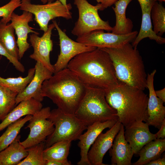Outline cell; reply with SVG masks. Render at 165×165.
Here are the masks:
<instances>
[{
  "mask_svg": "<svg viewBox=\"0 0 165 165\" xmlns=\"http://www.w3.org/2000/svg\"><path fill=\"white\" fill-rule=\"evenodd\" d=\"M67 68L87 86L105 90L120 82L109 54L99 48L78 55L69 62Z\"/></svg>",
  "mask_w": 165,
  "mask_h": 165,
  "instance_id": "6da1fadb",
  "label": "cell"
},
{
  "mask_svg": "<svg viewBox=\"0 0 165 165\" xmlns=\"http://www.w3.org/2000/svg\"><path fill=\"white\" fill-rule=\"evenodd\" d=\"M53 74L43 83L42 96L65 113L74 115L87 86L67 68Z\"/></svg>",
  "mask_w": 165,
  "mask_h": 165,
  "instance_id": "7a4b0ae2",
  "label": "cell"
},
{
  "mask_svg": "<svg viewBox=\"0 0 165 165\" xmlns=\"http://www.w3.org/2000/svg\"><path fill=\"white\" fill-rule=\"evenodd\" d=\"M105 91L107 102L116 111L118 120L125 128L136 122H147L148 97L144 90L120 82Z\"/></svg>",
  "mask_w": 165,
  "mask_h": 165,
  "instance_id": "3957f363",
  "label": "cell"
},
{
  "mask_svg": "<svg viewBox=\"0 0 165 165\" xmlns=\"http://www.w3.org/2000/svg\"><path fill=\"white\" fill-rule=\"evenodd\" d=\"M100 49L109 54L119 82L143 90L147 88V75L137 48L128 43L116 47Z\"/></svg>",
  "mask_w": 165,
  "mask_h": 165,
  "instance_id": "277c9868",
  "label": "cell"
},
{
  "mask_svg": "<svg viewBox=\"0 0 165 165\" xmlns=\"http://www.w3.org/2000/svg\"><path fill=\"white\" fill-rule=\"evenodd\" d=\"M116 111L107 102L105 90L87 86L74 115L87 126L97 122L118 120Z\"/></svg>",
  "mask_w": 165,
  "mask_h": 165,
  "instance_id": "5b68a950",
  "label": "cell"
},
{
  "mask_svg": "<svg viewBox=\"0 0 165 165\" xmlns=\"http://www.w3.org/2000/svg\"><path fill=\"white\" fill-rule=\"evenodd\" d=\"M48 119L53 123L54 130L46 139L45 148L59 141L78 140L87 127L74 115L65 113L58 108L51 111Z\"/></svg>",
  "mask_w": 165,
  "mask_h": 165,
  "instance_id": "8992f818",
  "label": "cell"
},
{
  "mask_svg": "<svg viewBox=\"0 0 165 165\" xmlns=\"http://www.w3.org/2000/svg\"><path fill=\"white\" fill-rule=\"evenodd\" d=\"M74 4L78 9L79 18L72 30V35L78 37L96 30L112 31L108 21L103 20L98 14L100 3L94 6L86 0H74Z\"/></svg>",
  "mask_w": 165,
  "mask_h": 165,
  "instance_id": "52a82bcc",
  "label": "cell"
},
{
  "mask_svg": "<svg viewBox=\"0 0 165 165\" xmlns=\"http://www.w3.org/2000/svg\"><path fill=\"white\" fill-rule=\"evenodd\" d=\"M20 9L31 13L35 16V20L38 24L40 29L44 32L47 31L49 21L57 17L67 20L71 19L72 8L70 3L67 6L63 5L59 0L43 5L35 4L31 0H22Z\"/></svg>",
  "mask_w": 165,
  "mask_h": 165,
  "instance_id": "ba28073f",
  "label": "cell"
},
{
  "mask_svg": "<svg viewBox=\"0 0 165 165\" xmlns=\"http://www.w3.org/2000/svg\"><path fill=\"white\" fill-rule=\"evenodd\" d=\"M51 111L49 107L42 108L32 116L28 124L25 128H29V134L25 140L20 142L25 148L45 141L53 133L54 130V125L48 119Z\"/></svg>",
  "mask_w": 165,
  "mask_h": 165,
  "instance_id": "9c48e42d",
  "label": "cell"
},
{
  "mask_svg": "<svg viewBox=\"0 0 165 165\" xmlns=\"http://www.w3.org/2000/svg\"><path fill=\"white\" fill-rule=\"evenodd\" d=\"M137 31L125 35L105 32L103 30H96L77 37L76 41L86 46L97 48H114L133 41L138 34Z\"/></svg>",
  "mask_w": 165,
  "mask_h": 165,
  "instance_id": "30bf717a",
  "label": "cell"
},
{
  "mask_svg": "<svg viewBox=\"0 0 165 165\" xmlns=\"http://www.w3.org/2000/svg\"><path fill=\"white\" fill-rule=\"evenodd\" d=\"M53 22L58 33L60 46V53L56 62L53 65L54 73L67 68L69 62L78 55L97 48L72 40L61 30L55 20H53Z\"/></svg>",
  "mask_w": 165,
  "mask_h": 165,
  "instance_id": "8fae6325",
  "label": "cell"
},
{
  "mask_svg": "<svg viewBox=\"0 0 165 165\" xmlns=\"http://www.w3.org/2000/svg\"><path fill=\"white\" fill-rule=\"evenodd\" d=\"M55 28L53 23L48 25L47 30L44 32L41 37L33 33L30 35L29 42L34 50L33 53L30 55L31 59L39 62L53 74L54 73L53 65L51 63L50 53L53 49V44L51 39L52 32Z\"/></svg>",
  "mask_w": 165,
  "mask_h": 165,
  "instance_id": "7c38bea8",
  "label": "cell"
},
{
  "mask_svg": "<svg viewBox=\"0 0 165 165\" xmlns=\"http://www.w3.org/2000/svg\"><path fill=\"white\" fill-rule=\"evenodd\" d=\"M121 125V123L118 120L105 133L101 132L98 136L88 153V159L90 165H106L103 163V157L111 148Z\"/></svg>",
  "mask_w": 165,
  "mask_h": 165,
  "instance_id": "4fadbf2b",
  "label": "cell"
},
{
  "mask_svg": "<svg viewBox=\"0 0 165 165\" xmlns=\"http://www.w3.org/2000/svg\"><path fill=\"white\" fill-rule=\"evenodd\" d=\"M156 72L155 69L147 75L146 85L149 90L147 104L148 118L147 123L159 129L165 119V107L164 102L156 95L154 86V76Z\"/></svg>",
  "mask_w": 165,
  "mask_h": 165,
  "instance_id": "5bb4252c",
  "label": "cell"
},
{
  "mask_svg": "<svg viewBox=\"0 0 165 165\" xmlns=\"http://www.w3.org/2000/svg\"><path fill=\"white\" fill-rule=\"evenodd\" d=\"M10 21L17 36L16 42L19 59L20 60L30 47V44L27 41L28 34L32 33L38 35L39 33L33 30V28L29 25V22L33 21V14L29 12L23 11L21 15L13 12L11 15Z\"/></svg>",
  "mask_w": 165,
  "mask_h": 165,
  "instance_id": "9a60e30c",
  "label": "cell"
},
{
  "mask_svg": "<svg viewBox=\"0 0 165 165\" xmlns=\"http://www.w3.org/2000/svg\"><path fill=\"white\" fill-rule=\"evenodd\" d=\"M35 68L32 79L24 90L16 96V105L23 101L31 98L41 102L43 100L42 91L43 83L50 78L53 73L39 62H36Z\"/></svg>",
  "mask_w": 165,
  "mask_h": 165,
  "instance_id": "2e32d148",
  "label": "cell"
},
{
  "mask_svg": "<svg viewBox=\"0 0 165 165\" xmlns=\"http://www.w3.org/2000/svg\"><path fill=\"white\" fill-rule=\"evenodd\" d=\"M117 121L112 120L104 122H97L87 126L86 131L81 134L78 139L79 141L78 145L80 148L81 158L78 165H90L87 157L90 148L104 130L111 128Z\"/></svg>",
  "mask_w": 165,
  "mask_h": 165,
  "instance_id": "e0dca14e",
  "label": "cell"
},
{
  "mask_svg": "<svg viewBox=\"0 0 165 165\" xmlns=\"http://www.w3.org/2000/svg\"><path fill=\"white\" fill-rule=\"evenodd\" d=\"M147 123H135L126 128L124 137L132 149L134 154L139 151L147 144L156 139L155 134L150 131Z\"/></svg>",
  "mask_w": 165,
  "mask_h": 165,
  "instance_id": "ac0fdd59",
  "label": "cell"
},
{
  "mask_svg": "<svg viewBox=\"0 0 165 165\" xmlns=\"http://www.w3.org/2000/svg\"><path fill=\"white\" fill-rule=\"evenodd\" d=\"M140 6L142 12L141 28L138 34L133 41L132 45L137 48L138 45L143 39L148 38L160 44L165 43V38L156 34L152 28L151 12L155 1L154 0H137Z\"/></svg>",
  "mask_w": 165,
  "mask_h": 165,
  "instance_id": "d6986e66",
  "label": "cell"
},
{
  "mask_svg": "<svg viewBox=\"0 0 165 165\" xmlns=\"http://www.w3.org/2000/svg\"><path fill=\"white\" fill-rule=\"evenodd\" d=\"M124 127L121 124L120 129L116 135L109 154L111 156V164L130 165L134 152L124 135Z\"/></svg>",
  "mask_w": 165,
  "mask_h": 165,
  "instance_id": "ffe728a7",
  "label": "cell"
},
{
  "mask_svg": "<svg viewBox=\"0 0 165 165\" xmlns=\"http://www.w3.org/2000/svg\"><path fill=\"white\" fill-rule=\"evenodd\" d=\"M42 107L41 102L33 98L21 101L2 121L0 123V131L24 116L34 115Z\"/></svg>",
  "mask_w": 165,
  "mask_h": 165,
  "instance_id": "44dd1931",
  "label": "cell"
},
{
  "mask_svg": "<svg viewBox=\"0 0 165 165\" xmlns=\"http://www.w3.org/2000/svg\"><path fill=\"white\" fill-rule=\"evenodd\" d=\"M132 0H119L112 8L116 16L115 26L112 27V33L117 35H125L132 31L133 24L132 20L126 17L127 8Z\"/></svg>",
  "mask_w": 165,
  "mask_h": 165,
  "instance_id": "7402d4cb",
  "label": "cell"
},
{
  "mask_svg": "<svg viewBox=\"0 0 165 165\" xmlns=\"http://www.w3.org/2000/svg\"><path fill=\"white\" fill-rule=\"evenodd\" d=\"M20 136L0 152V165H17L28 155L26 149L21 144Z\"/></svg>",
  "mask_w": 165,
  "mask_h": 165,
  "instance_id": "603a6c76",
  "label": "cell"
},
{
  "mask_svg": "<svg viewBox=\"0 0 165 165\" xmlns=\"http://www.w3.org/2000/svg\"><path fill=\"white\" fill-rule=\"evenodd\" d=\"M165 150V139H156L144 146L138 154L140 157L133 165H146L150 162L160 157Z\"/></svg>",
  "mask_w": 165,
  "mask_h": 165,
  "instance_id": "cb8c5ba5",
  "label": "cell"
},
{
  "mask_svg": "<svg viewBox=\"0 0 165 165\" xmlns=\"http://www.w3.org/2000/svg\"><path fill=\"white\" fill-rule=\"evenodd\" d=\"M14 29L11 23L2 19L0 21V42L7 53L19 60L18 49L14 35Z\"/></svg>",
  "mask_w": 165,
  "mask_h": 165,
  "instance_id": "d4e9b609",
  "label": "cell"
},
{
  "mask_svg": "<svg viewBox=\"0 0 165 165\" xmlns=\"http://www.w3.org/2000/svg\"><path fill=\"white\" fill-rule=\"evenodd\" d=\"M72 141L64 140L57 142L44 149L43 156L44 160L64 161L68 157Z\"/></svg>",
  "mask_w": 165,
  "mask_h": 165,
  "instance_id": "484cf974",
  "label": "cell"
},
{
  "mask_svg": "<svg viewBox=\"0 0 165 165\" xmlns=\"http://www.w3.org/2000/svg\"><path fill=\"white\" fill-rule=\"evenodd\" d=\"M32 115H28L10 124L0 137V152L7 148L18 135L21 129L31 119Z\"/></svg>",
  "mask_w": 165,
  "mask_h": 165,
  "instance_id": "4316f807",
  "label": "cell"
},
{
  "mask_svg": "<svg viewBox=\"0 0 165 165\" xmlns=\"http://www.w3.org/2000/svg\"><path fill=\"white\" fill-rule=\"evenodd\" d=\"M35 68H30L27 76H21L16 78H4L0 76V86L7 88L18 94L23 91L32 79L35 74Z\"/></svg>",
  "mask_w": 165,
  "mask_h": 165,
  "instance_id": "83f0119b",
  "label": "cell"
},
{
  "mask_svg": "<svg viewBox=\"0 0 165 165\" xmlns=\"http://www.w3.org/2000/svg\"><path fill=\"white\" fill-rule=\"evenodd\" d=\"M18 94L0 86V121H2L15 107Z\"/></svg>",
  "mask_w": 165,
  "mask_h": 165,
  "instance_id": "f1b7e54d",
  "label": "cell"
},
{
  "mask_svg": "<svg viewBox=\"0 0 165 165\" xmlns=\"http://www.w3.org/2000/svg\"><path fill=\"white\" fill-rule=\"evenodd\" d=\"M151 18L153 25V31L161 37L165 32V8L161 3L155 2L151 10Z\"/></svg>",
  "mask_w": 165,
  "mask_h": 165,
  "instance_id": "f546056e",
  "label": "cell"
},
{
  "mask_svg": "<svg viewBox=\"0 0 165 165\" xmlns=\"http://www.w3.org/2000/svg\"><path fill=\"white\" fill-rule=\"evenodd\" d=\"M45 148V141L26 148L28 152L27 156L17 165H45L43 156Z\"/></svg>",
  "mask_w": 165,
  "mask_h": 165,
  "instance_id": "4dcf8cb0",
  "label": "cell"
},
{
  "mask_svg": "<svg viewBox=\"0 0 165 165\" xmlns=\"http://www.w3.org/2000/svg\"><path fill=\"white\" fill-rule=\"evenodd\" d=\"M22 0H11L7 4L0 7V17L2 20L8 23L11 20V15L14 11L20 7Z\"/></svg>",
  "mask_w": 165,
  "mask_h": 165,
  "instance_id": "1f68e13d",
  "label": "cell"
},
{
  "mask_svg": "<svg viewBox=\"0 0 165 165\" xmlns=\"http://www.w3.org/2000/svg\"><path fill=\"white\" fill-rule=\"evenodd\" d=\"M0 55L6 57L10 62L12 63L15 68L18 71L24 73L25 69L23 65L19 60L9 55L0 42Z\"/></svg>",
  "mask_w": 165,
  "mask_h": 165,
  "instance_id": "d6a6232c",
  "label": "cell"
},
{
  "mask_svg": "<svg viewBox=\"0 0 165 165\" xmlns=\"http://www.w3.org/2000/svg\"><path fill=\"white\" fill-rule=\"evenodd\" d=\"M98 3L101 4L100 11H102L108 7L114 4L119 0H95Z\"/></svg>",
  "mask_w": 165,
  "mask_h": 165,
  "instance_id": "836d02e7",
  "label": "cell"
},
{
  "mask_svg": "<svg viewBox=\"0 0 165 165\" xmlns=\"http://www.w3.org/2000/svg\"><path fill=\"white\" fill-rule=\"evenodd\" d=\"M71 161L68 160L64 161L53 160H45V165H71Z\"/></svg>",
  "mask_w": 165,
  "mask_h": 165,
  "instance_id": "e575fe53",
  "label": "cell"
},
{
  "mask_svg": "<svg viewBox=\"0 0 165 165\" xmlns=\"http://www.w3.org/2000/svg\"><path fill=\"white\" fill-rule=\"evenodd\" d=\"M156 139H164L165 138V119L163 121L159 131L155 134Z\"/></svg>",
  "mask_w": 165,
  "mask_h": 165,
  "instance_id": "d590c367",
  "label": "cell"
},
{
  "mask_svg": "<svg viewBox=\"0 0 165 165\" xmlns=\"http://www.w3.org/2000/svg\"><path fill=\"white\" fill-rule=\"evenodd\" d=\"M147 165H165V157L159 158L156 159L152 161L147 164Z\"/></svg>",
  "mask_w": 165,
  "mask_h": 165,
  "instance_id": "8d00e7d4",
  "label": "cell"
},
{
  "mask_svg": "<svg viewBox=\"0 0 165 165\" xmlns=\"http://www.w3.org/2000/svg\"><path fill=\"white\" fill-rule=\"evenodd\" d=\"M155 93L156 96L161 100L164 103L165 102V88L160 90H155Z\"/></svg>",
  "mask_w": 165,
  "mask_h": 165,
  "instance_id": "74e56055",
  "label": "cell"
},
{
  "mask_svg": "<svg viewBox=\"0 0 165 165\" xmlns=\"http://www.w3.org/2000/svg\"><path fill=\"white\" fill-rule=\"evenodd\" d=\"M47 2H51L54 1V0H47ZM59 1L64 5L67 6L68 4H67L66 0H59Z\"/></svg>",
  "mask_w": 165,
  "mask_h": 165,
  "instance_id": "f35d334b",
  "label": "cell"
},
{
  "mask_svg": "<svg viewBox=\"0 0 165 165\" xmlns=\"http://www.w3.org/2000/svg\"><path fill=\"white\" fill-rule=\"evenodd\" d=\"M40 1L43 4H46L48 2L47 0H40Z\"/></svg>",
  "mask_w": 165,
  "mask_h": 165,
  "instance_id": "ab89813d",
  "label": "cell"
},
{
  "mask_svg": "<svg viewBox=\"0 0 165 165\" xmlns=\"http://www.w3.org/2000/svg\"><path fill=\"white\" fill-rule=\"evenodd\" d=\"M154 1L155 2H156V1L157 2V1H159L160 2H164L165 1V0H154Z\"/></svg>",
  "mask_w": 165,
  "mask_h": 165,
  "instance_id": "60d3db41",
  "label": "cell"
}]
</instances>
